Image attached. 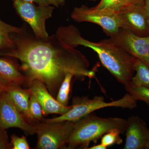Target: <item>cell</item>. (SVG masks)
<instances>
[{"label": "cell", "mask_w": 149, "mask_h": 149, "mask_svg": "<svg viewBox=\"0 0 149 149\" xmlns=\"http://www.w3.org/2000/svg\"><path fill=\"white\" fill-rule=\"evenodd\" d=\"M22 28L20 33L11 35L14 47L2 51L0 56L13 58L20 61L19 69L24 73L27 86L33 80H40L55 97L68 73L81 81L95 77V72L89 69L90 63L80 51L65 45L56 35L41 39L26 24Z\"/></svg>", "instance_id": "obj_1"}, {"label": "cell", "mask_w": 149, "mask_h": 149, "mask_svg": "<svg viewBox=\"0 0 149 149\" xmlns=\"http://www.w3.org/2000/svg\"><path fill=\"white\" fill-rule=\"evenodd\" d=\"M55 35L61 42L72 48L79 46L90 48L97 55L103 66L119 83L125 85L130 82L134 71L135 57L125 52L110 39L94 42L83 38L72 25L61 26Z\"/></svg>", "instance_id": "obj_2"}, {"label": "cell", "mask_w": 149, "mask_h": 149, "mask_svg": "<svg viewBox=\"0 0 149 149\" xmlns=\"http://www.w3.org/2000/svg\"><path fill=\"white\" fill-rule=\"evenodd\" d=\"M126 120L119 117L104 118L95 113L88 115L75 122L74 131L66 143L65 149H87L91 142L96 143L112 129L125 133Z\"/></svg>", "instance_id": "obj_3"}, {"label": "cell", "mask_w": 149, "mask_h": 149, "mask_svg": "<svg viewBox=\"0 0 149 149\" xmlns=\"http://www.w3.org/2000/svg\"><path fill=\"white\" fill-rule=\"evenodd\" d=\"M72 108L65 114L58 117L44 119L46 123H54L68 120L76 122L88 115L97 110L114 107L132 109L137 107L136 101L129 93L117 100L106 102L102 96H95L93 99L86 97H74L72 99Z\"/></svg>", "instance_id": "obj_4"}, {"label": "cell", "mask_w": 149, "mask_h": 149, "mask_svg": "<svg viewBox=\"0 0 149 149\" xmlns=\"http://www.w3.org/2000/svg\"><path fill=\"white\" fill-rule=\"evenodd\" d=\"M38 141L36 148L65 149L67 142L75 127V122L68 120L54 123L37 122L35 124Z\"/></svg>", "instance_id": "obj_5"}, {"label": "cell", "mask_w": 149, "mask_h": 149, "mask_svg": "<svg viewBox=\"0 0 149 149\" xmlns=\"http://www.w3.org/2000/svg\"><path fill=\"white\" fill-rule=\"evenodd\" d=\"M13 6L17 13L30 26L37 38L46 39L49 37L46 28V22L52 17L54 6H40L24 0H15Z\"/></svg>", "instance_id": "obj_6"}, {"label": "cell", "mask_w": 149, "mask_h": 149, "mask_svg": "<svg viewBox=\"0 0 149 149\" xmlns=\"http://www.w3.org/2000/svg\"><path fill=\"white\" fill-rule=\"evenodd\" d=\"M71 17L76 22H88L97 24L109 37L117 34L120 28L118 12L109 10H96L83 5L73 8Z\"/></svg>", "instance_id": "obj_7"}, {"label": "cell", "mask_w": 149, "mask_h": 149, "mask_svg": "<svg viewBox=\"0 0 149 149\" xmlns=\"http://www.w3.org/2000/svg\"><path fill=\"white\" fill-rule=\"evenodd\" d=\"M143 2L128 3L118 12L120 28L141 37L149 35V22Z\"/></svg>", "instance_id": "obj_8"}, {"label": "cell", "mask_w": 149, "mask_h": 149, "mask_svg": "<svg viewBox=\"0 0 149 149\" xmlns=\"http://www.w3.org/2000/svg\"><path fill=\"white\" fill-rule=\"evenodd\" d=\"M110 38L125 52L149 67V35L141 37L120 28L117 34Z\"/></svg>", "instance_id": "obj_9"}, {"label": "cell", "mask_w": 149, "mask_h": 149, "mask_svg": "<svg viewBox=\"0 0 149 149\" xmlns=\"http://www.w3.org/2000/svg\"><path fill=\"white\" fill-rule=\"evenodd\" d=\"M18 128L27 135L36 133L35 125L31 124L15 106L6 92L0 97V130Z\"/></svg>", "instance_id": "obj_10"}, {"label": "cell", "mask_w": 149, "mask_h": 149, "mask_svg": "<svg viewBox=\"0 0 149 149\" xmlns=\"http://www.w3.org/2000/svg\"><path fill=\"white\" fill-rule=\"evenodd\" d=\"M124 149H149V129L141 117L133 116L126 120Z\"/></svg>", "instance_id": "obj_11"}, {"label": "cell", "mask_w": 149, "mask_h": 149, "mask_svg": "<svg viewBox=\"0 0 149 149\" xmlns=\"http://www.w3.org/2000/svg\"><path fill=\"white\" fill-rule=\"evenodd\" d=\"M42 107L44 115L50 114H65L72 108V105L65 106L58 101L48 91L44 83L40 80H33L29 87Z\"/></svg>", "instance_id": "obj_12"}, {"label": "cell", "mask_w": 149, "mask_h": 149, "mask_svg": "<svg viewBox=\"0 0 149 149\" xmlns=\"http://www.w3.org/2000/svg\"><path fill=\"white\" fill-rule=\"evenodd\" d=\"M6 93L17 109L29 123L35 125L39 122L32 117L29 112V99L32 94L29 88L23 89L21 85L11 84L7 88Z\"/></svg>", "instance_id": "obj_13"}, {"label": "cell", "mask_w": 149, "mask_h": 149, "mask_svg": "<svg viewBox=\"0 0 149 149\" xmlns=\"http://www.w3.org/2000/svg\"><path fill=\"white\" fill-rule=\"evenodd\" d=\"M0 78L6 82L22 85L25 84L26 78L19 68L10 60L0 58Z\"/></svg>", "instance_id": "obj_14"}, {"label": "cell", "mask_w": 149, "mask_h": 149, "mask_svg": "<svg viewBox=\"0 0 149 149\" xmlns=\"http://www.w3.org/2000/svg\"><path fill=\"white\" fill-rule=\"evenodd\" d=\"M22 28L13 26L0 19V51H4L13 48L15 43L11 35L22 32Z\"/></svg>", "instance_id": "obj_15"}, {"label": "cell", "mask_w": 149, "mask_h": 149, "mask_svg": "<svg viewBox=\"0 0 149 149\" xmlns=\"http://www.w3.org/2000/svg\"><path fill=\"white\" fill-rule=\"evenodd\" d=\"M133 68L136 74L131 78L130 83L136 86L149 88V67L135 57Z\"/></svg>", "instance_id": "obj_16"}, {"label": "cell", "mask_w": 149, "mask_h": 149, "mask_svg": "<svg viewBox=\"0 0 149 149\" xmlns=\"http://www.w3.org/2000/svg\"><path fill=\"white\" fill-rule=\"evenodd\" d=\"M125 90L136 101H143L149 107V88L133 85L130 82L124 85Z\"/></svg>", "instance_id": "obj_17"}, {"label": "cell", "mask_w": 149, "mask_h": 149, "mask_svg": "<svg viewBox=\"0 0 149 149\" xmlns=\"http://www.w3.org/2000/svg\"><path fill=\"white\" fill-rule=\"evenodd\" d=\"M73 77H74V75L72 73L66 74L57 95L56 100L65 106H68V103L71 81Z\"/></svg>", "instance_id": "obj_18"}, {"label": "cell", "mask_w": 149, "mask_h": 149, "mask_svg": "<svg viewBox=\"0 0 149 149\" xmlns=\"http://www.w3.org/2000/svg\"><path fill=\"white\" fill-rule=\"evenodd\" d=\"M129 3V0H101L97 5L93 7L96 10H109L118 12Z\"/></svg>", "instance_id": "obj_19"}, {"label": "cell", "mask_w": 149, "mask_h": 149, "mask_svg": "<svg viewBox=\"0 0 149 149\" xmlns=\"http://www.w3.org/2000/svg\"><path fill=\"white\" fill-rule=\"evenodd\" d=\"M120 134L122 133L120 130L112 129L102 136L101 143L107 148L115 144L120 145L123 142Z\"/></svg>", "instance_id": "obj_20"}, {"label": "cell", "mask_w": 149, "mask_h": 149, "mask_svg": "<svg viewBox=\"0 0 149 149\" xmlns=\"http://www.w3.org/2000/svg\"><path fill=\"white\" fill-rule=\"evenodd\" d=\"M29 110L32 117L37 121H42L43 113L42 107L35 95L31 94L29 101Z\"/></svg>", "instance_id": "obj_21"}, {"label": "cell", "mask_w": 149, "mask_h": 149, "mask_svg": "<svg viewBox=\"0 0 149 149\" xmlns=\"http://www.w3.org/2000/svg\"><path fill=\"white\" fill-rule=\"evenodd\" d=\"M11 143L12 144V149H30L29 144L24 136L22 137L13 134L10 137Z\"/></svg>", "instance_id": "obj_22"}, {"label": "cell", "mask_w": 149, "mask_h": 149, "mask_svg": "<svg viewBox=\"0 0 149 149\" xmlns=\"http://www.w3.org/2000/svg\"><path fill=\"white\" fill-rule=\"evenodd\" d=\"M40 6H52L58 7L64 3L65 0H24Z\"/></svg>", "instance_id": "obj_23"}, {"label": "cell", "mask_w": 149, "mask_h": 149, "mask_svg": "<svg viewBox=\"0 0 149 149\" xmlns=\"http://www.w3.org/2000/svg\"><path fill=\"white\" fill-rule=\"evenodd\" d=\"M11 143L9 141V138L6 130H0V149H12Z\"/></svg>", "instance_id": "obj_24"}, {"label": "cell", "mask_w": 149, "mask_h": 149, "mask_svg": "<svg viewBox=\"0 0 149 149\" xmlns=\"http://www.w3.org/2000/svg\"><path fill=\"white\" fill-rule=\"evenodd\" d=\"M11 84L13 83H8L0 78V97L3 93L6 92L8 86Z\"/></svg>", "instance_id": "obj_25"}, {"label": "cell", "mask_w": 149, "mask_h": 149, "mask_svg": "<svg viewBox=\"0 0 149 149\" xmlns=\"http://www.w3.org/2000/svg\"><path fill=\"white\" fill-rule=\"evenodd\" d=\"M143 7L149 22V0H144Z\"/></svg>", "instance_id": "obj_26"}, {"label": "cell", "mask_w": 149, "mask_h": 149, "mask_svg": "<svg viewBox=\"0 0 149 149\" xmlns=\"http://www.w3.org/2000/svg\"><path fill=\"white\" fill-rule=\"evenodd\" d=\"M106 147L103 146L102 144L100 143L98 145H95L93 146L89 147L87 149H106Z\"/></svg>", "instance_id": "obj_27"}, {"label": "cell", "mask_w": 149, "mask_h": 149, "mask_svg": "<svg viewBox=\"0 0 149 149\" xmlns=\"http://www.w3.org/2000/svg\"><path fill=\"white\" fill-rule=\"evenodd\" d=\"M144 0H129V3H142Z\"/></svg>", "instance_id": "obj_28"}, {"label": "cell", "mask_w": 149, "mask_h": 149, "mask_svg": "<svg viewBox=\"0 0 149 149\" xmlns=\"http://www.w3.org/2000/svg\"><path fill=\"white\" fill-rule=\"evenodd\" d=\"M88 1H96L97 0H88Z\"/></svg>", "instance_id": "obj_29"}, {"label": "cell", "mask_w": 149, "mask_h": 149, "mask_svg": "<svg viewBox=\"0 0 149 149\" xmlns=\"http://www.w3.org/2000/svg\"><path fill=\"white\" fill-rule=\"evenodd\" d=\"M12 1H14L15 0H12Z\"/></svg>", "instance_id": "obj_30"}]
</instances>
